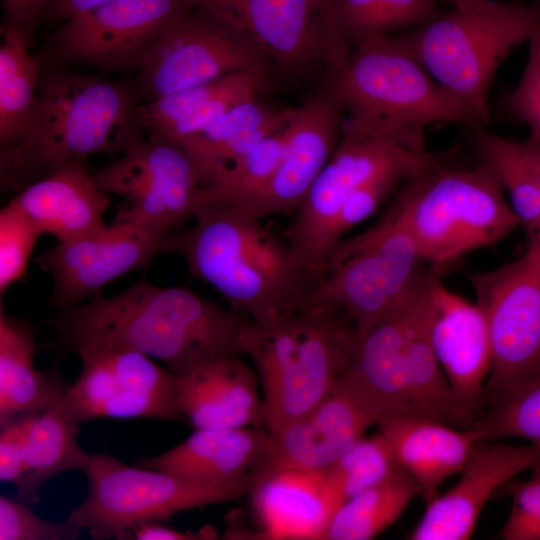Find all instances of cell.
I'll return each mask as SVG.
<instances>
[{
    "instance_id": "6da1fadb",
    "label": "cell",
    "mask_w": 540,
    "mask_h": 540,
    "mask_svg": "<svg viewBox=\"0 0 540 540\" xmlns=\"http://www.w3.org/2000/svg\"><path fill=\"white\" fill-rule=\"evenodd\" d=\"M250 320L183 287L141 279L124 291L60 309L55 346L77 354L97 346L142 352L176 375L227 356H242Z\"/></svg>"
},
{
    "instance_id": "7a4b0ae2",
    "label": "cell",
    "mask_w": 540,
    "mask_h": 540,
    "mask_svg": "<svg viewBox=\"0 0 540 540\" xmlns=\"http://www.w3.org/2000/svg\"><path fill=\"white\" fill-rule=\"evenodd\" d=\"M260 218L227 201L202 205L186 229L170 235L168 253L215 288L231 310L257 324L302 307L317 276Z\"/></svg>"
},
{
    "instance_id": "3957f363",
    "label": "cell",
    "mask_w": 540,
    "mask_h": 540,
    "mask_svg": "<svg viewBox=\"0 0 540 540\" xmlns=\"http://www.w3.org/2000/svg\"><path fill=\"white\" fill-rule=\"evenodd\" d=\"M127 85L63 70L41 74L31 128L0 151V184L18 193L97 153H121L145 134Z\"/></svg>"
},
{
    "instance_id": "277c9868",
    "label": "cell",
    "mask_w": 540,
    "mask_h": 540,
    "mask_svg": "<svg viewBox=\"0 0 540 540\" xmlns=\"http://www.w3.org/2000/svg\"><path fill=\"white\" fill-rule=\"evenodd\" d=\"M323 89L340 107L342 132L389 140L417 153L428 152L426 130L433 124L479 128L473 115L392 35L354 47Z\"/></svg>"
},
{
    "instance_id": "5b68a950",
    "label": "cell",
    "mask_w": 540,
    "mask_h": 540,
    "mask_svg": "<svg viewBox=\"0 0 540 540\" xmlns=\"http://www.w3.org/2000/svg\"><path fill=\"white\" fill-rule=\"evenodd\" d=\"M358 335L337 308L305 304L268 324L249 321L243 354L262 385L266 428L277 433L317 407L351 365Z\"/></svg>"
},
{
    "instance_id": "8992f818",
    "label": "cell",
    "mask_w": 540,
    "mask_h": 540,
    "mask_svg": "<svg viewBox=\"0 0 540 540\" xmlns=\"http://www.w3.org/2000/svg\"><path fill=\"white\" fill-rule=\"evenodd\" d=\"M385 213L409 233L424 262L440 272L520 226L484 163L451 169L433 157L402 183Z\"/></svg>"
},
{
    "instance_id": "52a82bcc",
    "label": "cell",
    "mask_w": 540,
    "mask_h": 540,
    "mask_svg": "<svg viewBox=\"0 0 540 540\" xmlns=\"http://www.w3.org/2000/svg\"><path fill=\"white\" fill-rule=\"evenodd\" d=\"M540 32V5L474 0L399 37L431 77L476 119L489 123L495 73Z\"/></svg>"
},
{
    "instance_id": "ba28073f",
    "label": "cell",
    "mask_w": 540,
    "mask_h": 540,
    "mask_svg": "<svg viewBox=\"0 0 540 540\" xmlns=\"http://www.w3.org/2000/svg\"><path fill=\"white\" fill-rule=\"evenodd\" d=\"M425 264L409 233L384 213L334 246L305 304L337 308L359 338L418 283Z\"/></svg>"
},
{
    "instance_id": "9c48e42d",
    "label": "cell",
    "mask_w": 540,
    "mask_h": 540,
    "mask_svg": "<svg viewBox=\"0 0 540 540\" xmlns=\"http://www.w3.org/2000/svg\"><path fill=\"white\" fill-rule=\"evenodd\" d=\"M85 473L87 497L68 519L96 540H128L131 531L143 523L165 522L182 511L231 501L249 489L246 484L129 466L105 453L92 454Z\"/></svg>"
},
{
    "instance_id": "30bf717a",
    "label": "cell",
    "mask_w": 540,
    "mask_h": 540,
    "mask_svg": "<svg viewBox=\"0 0 540 540\" xmlns=\"http://www.w3.org/2000/svg\"><path fill=\"white\" fill-rule=\"evenodd\" d=\"M243 28L268 57L272 74L323 87L344 65L351 48L337 22L333 0H187Z\"/></svg>"
},
{
    "instance_id": "8fae6325",
    "label": "cell",
    "mask_w": 540,
    "mask_h": 540,
    "mask_svg": "<svg viewBox=\"0 0 540 540\" xmlns=\"http://www.w3.org/2000/svg\"><path fill=\"white\" fill-rule=\"evenodd\" d=\"M491 343L485 410L540 374V253H525L495 269L469 273ZM485 412V411H484Z\"/></svg>"
},
{
    "instance_id": "7c38bea8",
    "label": "cell",
    "mask_w": 540,
    "mask_h": 540,
    "mask_svg": "<svg viewBox=\"0 0 540 540\" xmlns=\"http://www.w3.org/2000/svg\"><path fill=\"white\" fill-rule=\"evenodd\" d=\"M272 74L270 61L232 20L201 6L173 18L138 67L150 100L245 72Z\"/></svg>"
},
{
    "instance_id": "4fadbf2b",
    "label": "cell",
    "mask_w": 540,
    "mask_h": 540,
    "mask_svg": "<svg viewBox=\"0 0 540 540\" xmlns=\"http://www.w3.org/2000/svg\"><path fill=\"white\" fill-rule=\"evenodd\" d=\"M432 158L392 141L342 132L330 160L319 173L285 230L300 262L317 278L331 252L335 218L353 192L394 171L414 172Z\"/></svg>"
},
{
    "instance_id": "5bb4252c",
    "label": "cell",
    "mask_w": 540,
    "mask_h": 540,
    "mask_svg": "<svg viewBox=\"0 0 540 540\" xmlns=\"http://www.w3.org/2000/svg\"><path fill=\"white\" fill-rule=\"evenodd\" d=\"M93 177L104 191L126 200L117 221L166 234L193 219L203 201L199 176L184 149L148 137L133 140Z\"/></svg>"
},
{
    "instance_id": "9a60e30c",
    "label": "cell",
    "mask_w": 540,
    "mask_h": 540,
    "mask_svg": "<svg viewBox=\"0 0 540 540\" xmlns=\"http://www.w3.org/2000/svg\"><path fill=\"white\" fill-rule=\"evenodd\" d=\"M77 355L82 369L65 401L81 423L103 418L185 422L177 375L150 356L117 346L89 347Z\"/></svg>"
},
{
    "instance_id": "2e32d148",
    "label": "cell",
    "mask_w": 540,
    "mask_h": 540,
    "mask_svg": "<svg viewBox=\"0 0 540 540\" xmlns=\"http://www.w3.org/2000/svg\"><path fill=\"white\" fill-rule=\"evenodd\" d=\"M170 235L115 220L91 234L58 242L37 257L52 277L51 306L60 310L101 296L108 283L168 253Z\"/></svg>"
},
{
    "instance_id": "e0dca14e",
    "label": "cell",
    "mask_w": 540,
    "mask_h": 540,
    "mask_svg": "<svg viewBox=\"0 0 540 540\" xmlns=\"http://www.w3.org/2000/svg\"><path fill=\"white\" fill-rule=\"evenodd\" d=\"M190 6L187 0H110L65 21L53 49L67 62L138 69L167 24Z\"/></svg>"
},
{
    "instance_id": "ac0fdd59",
    "label": "cell",
    "mask_w": 540,
    "mask_h": 540,
    "mask_svg": "<svg viewBox=\"0 0 540 540\" xmlns=\"http://www.w3.org/2000/svg\"><path fill=\"white\" fill-rule=\"evenodd\" d=\"M378 423V415L345 371L317 407L272 433V452L250 484L280 470L322 471Z\"/></svg>"
},
{
    "instance_id": "d6986e66",
    "label": "cell",
    "mask_w": 540,
    "mask_h": 540,
    "mask_svg": "<svg viewBox=\"0 0 540 540\" xmlns=\"http://www.w3.org/2000/svg\"><path fill=\"white\" fill-rule=\"evenodd\" d=\"M341 134L340 107L322 89L300 107L293 108L283 154L271 179L258 195L237 206L260 219L293 215L338 147Z\"/></svg>"
},
{
    "instance_id": "ffe728a7",
    "label": "cell",
    "mask_w": 540,
    "mask_h": 540,
    "mask_svg": "<svg viewBox=\"0 0 540 540\" xmlns=\"http://www.w3.org/2000/svg\"><path fill=\"white\" fill-rule=\"evenodd\" d=\"M431 340L458 403L475 421L485 411L491 343L484 313L476 302L448 289L437 271L429 288Z\"/></svg>"
},
{
    "instance_id": "44dd1931",
    "label": "cell",
    "mask_w": 540,
    "mask_h": 540,
    "mask_svg": "<svg viewBox=\"0 0 540 540\" xmlns=\"http://www.w3.org/2000/svg\"><path fill=\"white\" fill-rule=\"evenodd\" d=\"M540 464V448L478 442L459 481L427 503L412 540H467L487 501L519 473Z\"/></svg>"
},
{
    "instance_id": "7402d4cb",
    "label": "cell",
    "mask_w": 540,
    "mask_h": 540,
    "mask_svg": "<svg viewBox=\"0 0 540 540\" xmlns=\"http://www.w3.org/2000/svg\"><path fill=\"white\" fill-rule=\"evenodd\" d=\"M178 406L194 429L266 427L256 373L241 356H227L177 375Z\"/></svg>"
},
{
    "instance_id": "603a6c76",
    "label": "cell",
    "mask_w": 540,
    "mask_h": 540,
    "mask_svg": "<svg viewBox=\"0 0 540 540\" xmlns=\"http://www.w3.org/2000/svg\"><path fill=\"white\" fill-rule=\"evenodd\" d=\"M273 449L266 427L206 428L163 454L141 458L137 466L210 482L246 484Z\"/></svg>"
},
{
    "instance_id": "cb8c5ba5",
    "label": "cell",
    "mask_w": 540,
    "mask_h": 540,
    "mask_svg": "<svg viewBox=\"0 0 540 540\" xmlns=\"http://www.w3.org/2000/svg\"><path fill=\"white\" fill-rule=\"evenodd\" d=\"M438 270L427 268L404 302V375L413 416L467 429L474 417L457 401L431 340L429 288Z\"/></svg>"
},
{
    "instance_id": "d4e9b609",
    "label": "cell",
    "mask_w": 540,
    "mask_h": 540,
    "mask_svg": "<svg viewBox=\"0 0 540 540\" xmlns=\"http://www.w3.org/2000/svg\"><path fill=\"white\" fill-rule=\"evenodd\" d=\"M271 76L245 71L149 100L138 106L144 132L150 139L180 146L235 106L258 98Z\"/></svg>"
},
{
    "instance_id": "484cf974",
    "label": "cell",
    "mask_w": 540,
    "mask_h": 540,
    "mask_svg": "<svg viewBox=\"0 0 540 540\" xmlns=\"http://www.w3.org/2000/svg\"><path fill=\"white\" fill-rule=\"evenodd\" d=\"M248 492L266 539L325 540L338 510L322 471L280 470Z\"/></svg>"
},
{
    "instance_id": "4316f807",
    "label": "cell",
    "mask_w": 540,
    "mask_h": 540,
    "mask_svg": "<svg viewBox=\"0 0 540 540\" xmlns=\"http://www.w3.org/2000/svg\"><path fill=\"white\" fill-rule=\"evenodd\" d=\"M377 427L426 503L447 478L462 471L478 443L469 429L413 415L388 418Z\"/></svg>"
},
{
    "instance_id": "83f0119b",
    "label": "cell",
    "mask_w": 540,
    "mask_h": 540,
    "mask_svg": "<svg viewBox=\"0 0 540 540\" xmlns=\"http://www.w3.org/2000/svg\"><path fill=\"white\" fill-rule=\"evenodd\" d=\"M12 200L43 234L66 242L91 234L106 224L109 193L94 180L84 164L64 168L39 180Z\"/></svg>"
},
{
    "instance_id": "f1b7e54d",
    "label": "cell",
    "mask_w": 540,
    "mask_h": 540,
    "mask_svg": "<svg viewBox=\"0 0 540 540\" xmlns=\"http://www.w3.org/2000/svg\"><path fill=\"white\" fill-rule=\"evenodd\" d=\"M406 296L358 338L353 361L346 370L378 415L379 423L411 415L403 359Z\"/></svg>"
},
{
    "instance_id": "f546056e",
    "label": "cell",
    "mask_w": 540,
    "mask_h": 540,
    "mask_svg": "<svg viewBox=\"0 0 540 540\" xmlns=\"http://www.w3.org/2000/svg\"><path fill=\"white\" fill-rule=\"evenodd\" d=\"M292 111L253 98L186 139L180 146L192 161L203 190L216 186L232 165L281 128Z\"/></svg>"
},
{
    "instance_id": "4dcf8cb0",
    "label": "cell",
    "mask_w": 540,
    "mask_h": 540,
    "mask_svg": "<svg viewBox=\"0 0 540 540\" xmlns=\"http://www.w3.org/2000/svg\"><path fill=\"white\" fill-rule=\"evenodd\" d=\"M36 341L31 326L0 311V426L60 404L69 384L57 369L34 365Z\"/></svg>"
},
{
    "instance_id": "1f68e13d",
    "label": "cell",
    "mask_w": 540,
    "mask_h": 540,
    "mask_svg": "<svg viewBox=\"0 0 540 540\" xmlns=\"http://www.w3.org/2000/svg\"><path fill=\"white\" fill-rule=\"evenodd\" d=\"M80 424L65 399L37 415L29 434L23 475L16 485V499L35 504L48 480L69 471H86L91 455L78 443Z\"/></svg>"
},
{
    "instance_id": "d6a6232c",
    "label": "cell",
    "mask_w": 540,
    "mask_h": 540,
    "mask_svg": "<svg viewBox=\"0 0 540 540\" xmlns=\"http://www.w3.org/2000/svg\"><path fill=\"white\" fill-rule=\"evenodd\" d=\"M30 33L6 24L0 47V144L18 145L33 123L41 78L39 60L30 53Z\"/></svg>"
},
{
    "instance_id": "836d02e7",
    "label": "cell",
    "mask_w": 540,
    "mask_h": 540,
    "mask_svg": "<svg viewBox=\"0 0 540 540\" xmlns=\"http://www.w3.org/2000/svg\"><path fill=\"white\" fill-rule=\"evenodd\" d=\"M414 480L402 469L343 503L333 516L325 540H369L390 527L414 498Z\"/></svg>"
},
{
    "instance_id": "e575fe53",
    "label": "cell",
    "mask_w": 540,
    "mask_h": 540,
    "mask_svg": "<svg viewBox=\"0 0 540 540\" xmlns=\"http://www.w3.org/2000/svg\"><path fill=\"white\" fill-rule=\"evenodd\" d=\"M475 148L508 196L527 243L534 241L540 232V185L523 142L480 132Z\"/></svg>"
},
{
    "instance_id": "d590c367",
    "label": "cell",
    "mask_w": 540,
    "mask_h": 540,
    "mask_svg": "<svg viewBox=\"0 0 540 540\" xmlns=\"http://www.w3.org/2000/svg\"><path fill=\"white\" fill-rule=\"evenodd\" d=\"M437 4V0H333L351 50L370 38L426 24L439 15Z\"/></svg>"
},
{
    "instance_id": "8d00e7d4",
    "label": "cell",
    "mask_w": 540,
    "mask_h": 540,
    "mask_svg": "<svg viewBox=\"0 0 540 540\" xmlns=\"http://www.w3.org/2000/svg\"><path fill=\"white\" fill-rule=\"evenodd\" d=\"M401 469L391 446L377 431L364 436L332 465L322 470L340 508L345 501Z\"/></svg>"
},
{
    "instance_id": "74e56055",
    "label": "cell",
    "mask_w": 540,
    "mask_h": 540,
    "mask_svg": "<svg viewBox=\"0 0 540 540\" xmlns=\"http://www.w3.org/2000/svg\"><path fill=\"white\" fill-rule=\"evenodd\" d=\"M288 121L232 165L216 186L204 191L202 205L227 201L240 206L258 195L282 157Z\"/></svg>"
},
{
    "instance_id": "f35d334b",
    "label": "cell",
    "mask_w": 540,
    "mask_h": 540,
    "mask_svg": "<svg viewBox=\"0 0 540 540\" xmlns=\"http://www.w3.org/2000/svg\"><path fill=\"white\" fill-rule=\"evenodd\" d=\"M467 429L477 442L520 437L540 448V374L504 401L488 407Z\"/></svg>"
},
{
    "instance_id": "ab89813d",
    "label": "cell",
    "mask_w": 540,
    "mask_h": 540,
    "mask_svg": "<svg viewBox=\"0 0 540 540\" xmlns=\"http://www.w3.org/2000/svg\"><path fill=\"white\" fill-rule=\"evenodd\" d=\"M43 235L26 213L11 199L0 210L1 296L25 275L34 248Z\"/></svg>"
},
{
    "instance_id": "60d3db41",
    "label": "cell",
    "mask_w": 540,
    "mask_h": 540,
    "mask_svg": "<svg viewBox=\"0 0 540 540\" xmlns=\"http://www.w3.org/2000/svg\"><path fill=\"white\" fill-rule=\"evenodd\" d=\"M82 530L68 518L62 522L45 520L27 503L0 496V540H74Z\"/></svg>"
},
{
    "instance_id": "b9f144b4",
    "label": "cell",
    "mask_w": 540,
    "mask_h": 540,
    "mask_svg": "<svg viewBox=\"0 0 540 540\" xmlns=\"http://www.w3.org/2000/svg\"><path fill=\"white\" fill-rule=\"evenodd\" d=\"M530 471L527 480L504 486L512 496V505L499 532L502 539L540 540V464Z\"/></svg>"
},
{
    "instance_id": "7bdbcfd3",
    "label": "cell",
    "mask_w": 540,
    "mask_h": 540,
    "mask_svg": "<svg viewBox=\"0 0 540 540\" xmlns=\"http://www.w3.org/2000/svg\"><path fill=\"white\" fill-rule=\"evenodd\" d=\"M529 44L522 76L508 98L510 110L529 128V140L540 143V32Z\"/></svg>"
},
{
    "instance_id": "ee69618b",
    "label": "cell",
    "mask_w": 540,
    "mask_h": 540,
    "mask_svg": "<svg viewBox=\"0 0 540 540\" xmlns=\"http://www.w3.org/2000/svg\"><path fill=\"white\" fill-rule=\"evenodd\" d=\"M38 414L20 416L0 426L1 482H9L15 486L20 482L28 450L29 434Z\"/></svg>"
},
{
    "instance_id": "f6af8a7d",
    "label": "cell",
    "mask_w": 540,
    "mask_h": 540,
    "mask_svg": "<svg viewBox=\"0 0 540 540\" xmlns=\"http://www.w3.org/2000/svg\"><path fill=\"white\" fill-rule=\"evenodd\" d=\"M217 533L212 527H204L200 531L182 532L171 528L164 522L143 523L134 528L129 534L128 540H199L216 539Z\"/></svg>"
},
{
    "instance_id": "bcb514c9",
    "label": "cell",
    "mask_w": 540,
    "mask_h": 540,
    "mask_svg": "<svg viewBox=\"0 0 540 540\" xmlns=\"http://www.w3.org/2000/svg\"><path fill=\"white\" fill-rule=\"evenodd\" d=\"M51 0H3L7 23L31 32Z\"/></svg>"
},
{
    "instance_id": "7dc6e473",
    "label": "cell",
    "mask_w": 540,
    "mask_h": 540,
    "mask_svg": "<svg viewBox=\"0 0 540 540\" xmlns=\"http://www.w3.org/2000/svg\"><path fill=\"white\" fill-rule=\"evenodd\" d=\"M110 0H51L45 10L61 20H69L79 14L93 10Z\"/></svg>"
},
{
    "instance_id": "c3c4849f",
    "label": "cell",
    "mask_w": 540,
    "mask_h": 540,
    "mask_svg": "<svg viewBox=\"0 0 540 540\" xmlns=\"http://www.w3.org/2000/svg\"><path fill=\"white\" fill-rule=\"evenodd\" d=\"M523 146L525 153L537 175L540 185V143H536L528 139L523 142ZM527 247L533 248L540 253V232L534 241L527 243Z\"/></svg>"
},
{
    "instance_id": "681fc988",
    "label": "cell",
    "mask_w": 540,
    "mask_h": 540,
    "mask_svg": "<svg viewBox=\"0 0 540 540\" xmlns=\"http://www.w3.org/2000/svg\"><path fill=\"white\" fill-rule=\"evenodd\" d=\"M437 1L438 2L439 1L446 2V3L450 4L451 7H454V6L465 4V3H468V2H471V1H474V0H437Z\"/></svg>"
}]
</instances>
